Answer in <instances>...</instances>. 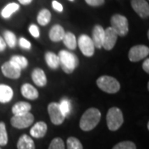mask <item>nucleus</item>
<instances>
[{"instance_id": "2", "label": "nucleus", "mask_w": 149, "mask_h": 149, "mask_svg": "<svg viewBox=\"0 0 149 149\" xmlns=\"http://www.w3.org/2000/svg\"><path fill=\"white\" fill-rule=\"evenodd\" d=\"M57 56L61 67L67 74L72 73L79 65L78 57L74 53H71L68 51L62 50L59 52Z\"/></svg>"}, {"instance_id": "8", "label": "nucleus", "mask_w": 149, "mask_h": 149, "mask_svg": "<svg viewBox=\"0 0 149 149\" xmlns=\"http://www.w3.org/2000/svg\"><path fill=\"white\" fill-rule=\"evenodd\" d=\"M47 109L51 121L53 124L60 125L64 122L65 116L62 113V112L61 111L58 103H56V102L50 103Z\"/></svg>"}, {"instance_id": "28", "label": "nucleus", "mask_w": 149, "mask_h": 149, "mask_svg": "<svg viewBox=\"0 0 149 149\" xmlns=\"http://www.w3.org/2000/svg\"><path fill=\"white\" fill-rule=\"evenodd\" d=\"M67 149H83V146L80 140L74 137H70L67 139Z\"/></svg>"}, {"instance_id": "19", "label": "nucleus", "mask_w": 149, "mask_h": 149, "mask_svg": "<svg viewBox=\"0 0 149 149\" xmlns=\"http://www.w3.org/2000/svg\"><path fill=\"white\" fill-rule=\"evenodd\" d=\"M13 96V91L10 86L0 85V103L5 104L9 102Z\"/></svg>"}, {"instance_id": "16", "label": "nucleus", "mask_w": 149, "mask_h": 149, "mask_svg": "<svg viewBox=\"0 0 149 149\" xmlns=\"http://www.w3.org/2000/svg\"><path fill=\"white\" fill-rule=\"evenodd\" d=\"M22 95L24 96L25 98H27L28 100H37L39 96L38 91L33 86V85H30V84H24L22 85L21 88Z\"/></svg>"}, {"instance_id": "36", "label": "nucleus", "mask_w": 149, "mask_h": 149, "mask_svg": "<svg viewBox=\"0 0 149 149\" xmlns=\"http://www.w3.org/2000/svg\"><path fill=\"white\" fill-rule=\"evenodd\" d=\"M143 69L146 73H149V59H146L143 63Z\"/></svg>"}, {"instance_id": "29", "label": "nucleus", "mask_w": 149, "mask_h": 149, "mask_svg": "<svg viewBox=\"0 0 149 149\" xmlns=\"http://www.w3.org/2000/svg\"><path fill=\"white\" fill-rule=\"evenodd\" d=\"M59 106H60L61 111L62 112V113L64 114L65 117L67 115H69V113H70V110H71V104H70V100H68L67 99L62 100L60 102Z\"/></svg>"}, {"instance_id": "20", "label": "nucleus", "mask_w": 149, "mask_h": 149, "mask_svg": "<svg viewBox=\"0 0 149 149\" xmlns=\"http://www.w3.org/2000/svg\"><path fill=\"white\" fill-rule=\"evenodd\" d=\"M32 106L29 103L24 101L17 102L15 104L13 108H12V112L13 115H19V114H23L26 113L31 110Z\"/></svg>"}, {"instance_id": "1", "label": "nucleus", "mask_w": 149, "mask_h": 149, "mask_svg": "<svg viewBox=\"0 0 149 149\" xmlns=\"http://www.w3.org/2000/svg\"><path fill=\"white\" fill-rule=\"evenodd\" d=\"M101 118V113L96 108H90L80 118V127L83 131H91L95 128Z\"/></svg>"}, {"instance_id": "14", "label": "nucleus", "mask_w": 149, "mask_h": 149, "mask_svg": "<svg viewBox=\"0 0 149 149\" xmlns=\"http://www.w3.org/2000/svg\"><path fill=\"white\" fill-rule=\"evenodd\" d=\"M47 131V125L46 123L40 121L35 123V125H33V127L30 130V134L33 138L36 139H41L43 138Z\"/></svg>"}, {"instance_id": "15", "label": "nucleus", "mask_w": 149, "mask_h": 149, "mask_svg": "<svg viewBox=\"0 0 149 149\" xmlns=\"http://www.w3.org/2000/svg\"><path fill=\"white\" fill-rule=\"evenodd\" d=\"M32 79L35 83V85H37L39 87H43L47 83V79L45 74V72L40 68H36L32 70Z\"/></svg>"}, {"instance_id": "17", "label": "nucleus", "mask_w": 149, "mask_h": 149, "mask_svg": "<svg viewBox=\"0 0 149 149\" xmlns=\"http://www.w3.org/2000/svg\"><path fill=\"white\" fill-rule=\"evenodd\" d=\"M65 33V32L64 28L59 24H56L51 28L49 32V37L52 42H57L63 39Z\"/></svg>"}, {"instance_id": "38", "label": "nucleus", "mask_w": 149, "mask_h": 149, "mask_svg": "<svg viewBox=\"0 0 149 149\" xmlns=\"http://www.w3.org/2000/svg\"><path fill=\"white\" fill-rule=\"evenodd\" d=\"M18 2L22 5H28L32 2V0H18Z\"/></svg>"}, {"instance_id": "34", "label": "nucleus", "mask_w": 149, "mask_h": 149, "mask_svg": "<svg viewBox=\"0 0 149 149\" xmlns=\"http://www.w3.org/2000/svg\"><path fill=\"white\" fill-rule=\"evenodd\" d=\"M19 45L23 49H27L29 50L31 48V43L29 41H27V39H25L24 37H21L19 39Z\"/></svg>"}, {"instance_id": "10", "label": "nucleus", "mask_w": 149, "mask_h": 149, "mask_svg": "<svg viewBox=\"0 0 149 149\" xmlns=\"http://www.w3.org/2000/svg\"><path fill=\"white\" fill-rule=\"evenodd\" d=\"M1 69L3 75L10 79H18L21 75V68L11 61L3 63Z\"/></svg>"}, {"instance_id": "23", "label": "nucleus", "mask_w": 149, "mask_h": 149, "mask_svg": "<svg viewBox=\"0 0 149 149\" xmlns=\"http://www.w3.org/2000/svg\"><path fill=\"white\" fill-rule=\"evenodd\" d=\"M52 18V13L51 12L47 9V8H43L37 14V22L41 25V26H46L51 21Z\"/></svg>"}, {"instance_id": "24", "label": "nucleus", "mask_w": 149, "mask_h": 149, "mask_svg": "<svg viewBox=\"0 0 149 149\" xmlns=\"http://www.w3.org/2000/svg\"><path fill=\"white\" fill-rule=\"evenodd\" d=\"M45 60L48 66L52 69H57L60 66L58 56L53 52H48L45 54Z\"/></svg>"}, {"instance_id": "18", "label": "nucleus", "mask_w": 149, "mask_h": 149, "mask_svg": "<svg viewBox=\"0 0 149 149\" xmlns=\"http://www.w3.org/2000/svg\"><path fill=\"white\" fill-rule=\"evenodd\" d=\"M17 149H35V143L28 135L22 134L17 144Z\"/></svg>"}, {"instance_id": "7", "label": "nucleus", "mask_w": 149, "mask_h": 149, "mask_svg": "<svg viewBox=\"0 0 149 149\" xmlns=\"http://www.w3.org/2000/svg\"><path fill=\"white\" fill-rule=\"evenodd\" d=\"M77 45L79 46L81 52L85 56H92L95 54V46L93 41L88 35L82 34L78 38Z\"/></svg>"}, {"instance_id": "22", "label": "nucleus", "mask_w": 149, "mask_h": 149, "mask_svg": "<svg viewBox=\"0 0 149 149\" xmlns=\"http://www.w3.org/2000/svg\"><path fill=\"white\" fill-rule=\"evenodd\" d=\"M65 46L70 50H74L77 47V40L76 37L72 32H67L65 33L64 37L62 39Z\"/></svg>"}, {"instance_id": "21", "label": "nucleus", "mask_w": 149, "mask_h": 149, "mask_svg": "<svg viewBox=\"0 0 149 149\" xmlns=\"http://www.w3.org/2000/svg\"><path fill=\"white\" fill-rule=\"evenodd\" d=\"M20 6L16 3H10L3 8V10L1 11V16L3 18L8 19L14 13H16L17 11L19 9Z\"/></svg>"}, {"instance_id": "13", "label": "nucleus", "mask_w": 149, "mask_h": 149, "mask_svg": "<svg viewBox=\"0 0 149 149\" xmlns=\"http://www.w3.org/2000/svg\"><path fill=\"white\" fill-rule=\"evenodd\" d=\"M104 37V29L100 25H95L92 32V41L95 47L100 49L102 47L103 40Z\"/></svg>"}, {"instance_id": "25", "label": "nucleus", "mask_w": 149, "mask_h": 149, "mask_svg": "<svg viewBox=\"0 0 149 149\" xmlns=\"http://www.w3.org/2000/svg\"><path fill=\"white\" fill-rule=\"evenodd\" d=\"M3 39L5 41L6 44L11 48H13L16 46L17 37L16 35L11 31H5L3 32Z\"/></svg>"}, {"instance_id": "11", "label": "nucleus", "mask_w": 149, "mask_h": 149, "mask_svg": "<svg viewBox=\"0 0 149 149\" xmlns=\"http://www.w3.org/2000/svg\"><path fill=\"white\" fill-rule=\"evenodd\" d=\"M131 6L135 13L142 18L149 16V4L146 0H131Z\"/></svg>"}, {"instance_id": "33", "label": "nucleus", "mask_w": 149, "mask_h": 149, "mask_svg": "<svg viewBox=\"0 0 149 149\" xmlns=\"http://www.w3.org/2000/svg\"><path fill=\"white\" fill-rule=\"evenodd\" d=\"M88 5L92 7H99L104 3V0H85Z\"/></svg>"}, {"instance_id": "9", "label": "nucleus", "mask_w": 149, "mask_h": 149, "mask_svg": "<svg viewBox=\"0 0 149 149\" xmlns=\"http://www.w3.org/2000/svg\"><path fill=\"white\" fill-rule=\"evenodd\" d=\"M149 54V48L144 45L134 46L129 50L128 58L132 62H138L142 59L146 58Z\"/></svg>"}, {"instance_id": "31", "label": "nucleus", "mask_w": 149, "mask_h": 149, "mask_svg": "<svg viewBox=\"0 0 149 149\" xmlns=\"http://www.w3.org/2000/svg\"><path fill=\"white\" fill-rule=\"evenodd\" d=\"M48 149H65L64 141L60 138L54 139L49 146Z\"/></svg>"}, {"instance_id": "26", "label": "nucleus", "mask_w": 149, "mask_h": 149, "mask_svg": "<svg viewBox=\"0 0 149 149\" xmlns=\"http://www.w3.org/2000/svg\"><path fill=\"white\" fill-rule=\"evenodd\" d=\"M10 61L12 62H13L14 64H16L17 66H19L21 69L26 68L28 65V61L26 59V57L22 56H12L10 59Z\"/></svg>"}, {"instance_id": "27", "label": "nucleus", "mask_w": 149, "mask_h": 149, "mask_svg": "<svg viewBox=\"0 0 149 149\" xmlns=\"http://www.w3.org/2000/svg\"><path fill=\"white\" fill-rule=\"evenodd\" d=\"M8 142L6 125L3 122H0V146H5Z\"/></svg>"}, {"instance_id": "39", "label": "nucleus", "mask_w": 149, "mask_h": 149, "mask_svg": "<svg viewBox=\"0 0 149 149\" xmlns=\"http://www.w3.org/2000/svg\"><path fill=\"white\" fill-rule=\"evenodd\" d=\"M70 1H74V0H70Z\"/></svg>"}, {"instance_id": "35", "label": "nucleus", "mask_w": 149, "mask_h": 149, "mask_svg": "<svg viewBox=\"0 0 149 149\" xmlns=\"http://www.w3.org/2000/svg\"><path fill=\"white\" fill-rule=\"evenodd\" d=\"M52 5L53 9H55L56 12H59V13L63 12V6H62L61 3H60L59 2H57L56 0H53V1H52Z\"/></svg>"}, {"instance_id": "32", "label": "nucleus", "mask_w": 149, "mask_h": 149, "mask_svg": "<svg viewBox=\"0 0 149 149\" xmlns=\"http://www.w3.org/2000/svg\"><path fill=\"white\" fill-rule=\"evenodd\" d=\"M29 32L31 33L32 37L35 38H38L40 37V30L37 25H35V24H32L29 27Z\"/></svg>"}, {"instance_id": "30", "label": "nucleus", "mask_w": 149, "mask_h": 149, "mask_svg": "<svg viewBox=\"0 0 149 149\" xmlns=\"http://www.w3.org/2000/svg\"><path fill=\"white\" fill-rule=\"evenodd\" d=\"M113 149H136V145L131 141H124L116 144Z\"/></svg>"}, {"instance_id": "12", "label": "nucleus", "mask_w": 149, "mask_h": 149, "mask_svg": "<svg viewBox=\"0 0 149 149\" xmlns=\"http://www.w3.org/2000/svg\"><path fill=\"white\" fill-rule=\"evenodd\" d=\"M118 37V36L116 34V32L112 29L111 27L106 28V30H104V37L103 40L102 47H104L107 51L112 50L116 44Z\"/></svg>"}, {"instance_id": "6", "label": "nucleus", "mask_w": 149, "mask_h": 149, "mask_svg": "<svg viewBox=\"0 0 149 149\" xmlns=\"http://www.w3.org/2000/svg\"><path fill=\"white\" fill-rule=\"evenodd\" d=\"M34 121V117L31 113H26L23 114L19 115H13V117L11 118L10 123L12 126L18 129L28 128L31 126Z\"/></svg>"}, {"instance_id": "4", "label": "nucleus", "mask_w": 149, "mask_h": 149, "mask_svg": "<svg viewBox=\"0 0 149 149\" xmlns=\"http://www.w3.org/2000/svg\"><path fill=\"white\" fill-rule=\"evenodd\" d=\"M106 121L108 128L111 131H116L122 126L123 123V115L117 107H113L109 109L107 113Z\"/></svg>"}, {"instance_id": "40", "label": "nucleus", "mask_w": 149, "mask_h": 149, "mask_svg": "<svg viewBox=\"0 0 149 149\" xmlns=\"http://www.w3.org/2000/svg\"><path fill=\"white\" fill-rule=\"evenodd\" d=\"M0 149H1V148H0Z\"/></svg>"}, {"instance_id": "5", "label": "nucleus", "mask_w": 149, "mask_h": 149, "mask_svg": "<svg viewBox=\"0 0 149 149\" xmlns=\"http://www.w3.org/2000/svg\"><path fill=\"white\" fill-rule=\"evenodd\" d=\"M112 29L116 32L118 36L124 37L128 32V22L127 17L121 14H114L112 16L111 20Z\"/></svg>"}, {"instance_id": "37", "label": "nucleus", "mask_w": 149, "mask_h": 149, "mask_svg": "<svg viewBox=\"0 0 149 149\" xmlns=\"http://www.w3.org/2000/svg\"><path fill=\"white\" fill-rule=\"evenodd\" d=\"M6 47H7V44H6L4 39L2 37H0V52H3L5 50Z\"/></svg>"}, {"instance_id": "3", "label": "nucleus", "mask_w": 149, "mask_h": 149, "mask_svg": "<svg viewBox=\"0 0 149 149\" xmlns=\"http://www.w3.org/2000/svg\"><path fill=\"white\" fill-rule=\"evenodd\" d=\"M97 86L105 93L108 94H115L120 90V84L115 78L103 75L97 79L96 81Z\"/></svg>"}]
</instances>
